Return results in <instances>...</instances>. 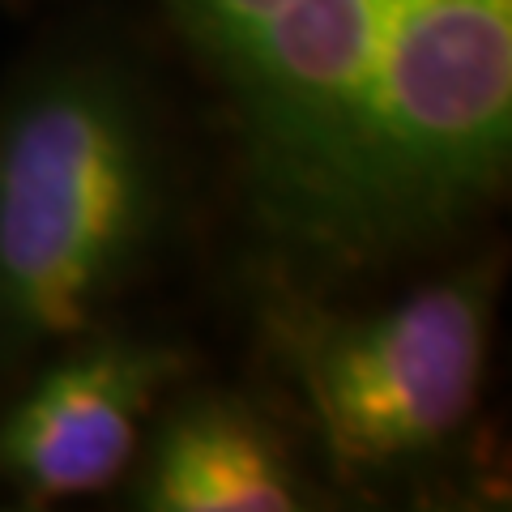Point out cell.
<instances>
[{"mask_svg":"<svg viewBox=\"0 0 512 512\" xmlns=\"http://www.w3.org/2000/svg\"><path fill=\"white\" fill-rule=\"evenodd\" d=\"M495 286L466 269L372 312L286 295L269 333L312 431L342 474L436 453L478 406Z\"/></svg>","mask_w":512,"mask_h":512,"instance_id":"3957f363","label":"cell"},{"mask_svg":"<svg viewBox=\"0 0 512 512\" xmlns=\"http://www.w3.org/2000/svg\"><path fill=\"white\" fill-rule=\"evenodd\" d=\"M150 128L120 77L60 69L0 124V342L82 333L154 231Z\"/></svg>","mask_w":512,"mask_h":512,"instance_id":"7a4b0ae2","label":"cell"},{"mask_svg":"<svg viewBox=\"0 0 512 512\" xmlns=\"http://www.w3.org/2000/svg\"><path fill=\"white\" fill-rule=\"evenodd\" d=\"M154 512H282L308 491L282 440L235 397H201L175 410L137 491Z\"/></svg>","mask_w":512,"mask_h":512,"instance_id":"5b68a950","label":"cell"},{"mask_svg":"<svg viewBox=\"0 0 512 512\" xmlns=\"http://www.w3.org/2000/svg\"><path fill=\"white\" fill-rule=\"evenodd\" d=\"M175 372L180 355L154 342H103L56 363L0 419V478L26 500L111 487Z\"/></svg>","mask_w":512,"mask_h":512,"instance_id":"277c9868","label":"cell"},{"mask_svg":"<svg viewBox=\"0 0 512 512\" xmlns=\"http://www.w3.org/2000/svg\"><path fill=\"white\" fill-rule=\"evenodd\" d=\"M235 124L248 218L342 278L453 235L504 188L512 0H154Z\"/></svg>","mask_w":512,"mask_h":512,"instance_id":"6da1fadb","label":"cell"}]
</instances>
